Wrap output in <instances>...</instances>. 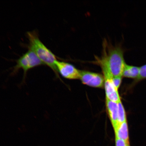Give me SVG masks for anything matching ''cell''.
<instances>
[{
	"mask_svg": "<svg viewBox=\"0 0 146 146\" xmlns=\"http://www.w3.org/2000/svg\"><path fill=\"white\" fill-rule=\"evenodd\" d=\"M127 146H130V145H129V144H128L127 145Z\"/></svg>",
	"mask_w": 146,
	"mask_h": 146,
	"instance_id": "5bb4252c",
	"label": "cell"
},
{
	"mask_svg": "<svg viewBox=\"0 0 146 146\" xmlns=\"http://www.w3.org/2000/svg\"><path fill=\"white\" fill-rule=\"evenodd\" d=\"M27 35L29 41V50L35 53L44 65L52 69L58 77V72L56 65L57 60L56 56L40 39L36 31L28 32Z\"/></svg>",
	"mask_w": 146,
	"mask_h": 146,
	"instance_id": "7a4b0ae2",
	"label": "cell"
},
{
	"mask_svg": "<svg viewBox=\"0 0 146 146\" xmlns=\"http://www.w3.org/2000/svg\"><path fill=\"white\" fill-rule=\"evenodd\" d=\"M80 72V79L84 84L98 88L104 87L105 78L101 74L85 70Z\"/></svg>",
	"mask_w": 146,
	"mask_h": 146,
	"instance_id": "277c9868",
	"label": "cell"
},
{
	"mask_svg": "<svg viewBox=\"0 0 146 146\" xmlns=\"http://www.w3.org/2000/svg\"><path fill=\"white\" fill-rule=\"evenodd\" d=\"M106 104L108 114L114 129L118 123V103L106 99Z\"/></svg>",
	"mask_w": 146,
	"mask_h": 146,
	"instance_id": "52a82bcc",
	"label": "cell"
},
{
	"mask_svg": "<svg viewBox=\"0 0 146 146\" xmlns=\"http://www.w3.org/2000/svg\"><path fill=\"white\" fill-rule=\"evenodd\" d=\"M124 49L119 45L113 46L106 40L103 43L102 56L105 60L113 77H122L126 63L124 58Z\"/></svg>",
	"mask_w": 146,
	"mask_h": 146,
	"instance_id": "6da1fadb",
	"label": "cell"
},
{
	"mask_svg": "<svg viewBox=\"0 0 146 146\" xmlns=\"http://www.w3.org/2000/svg\"><path fill=\"white\" fill-rule=\"evenodd\" d=\"M146 78V64L140 67L139 74L138 77L136 80V82Z\"/></svg>",
	"mask_w": 146,
	"mask_h": 146,
	"instance_id": "8fae6325",
	"label": "cell"
},
{
	"mask_svg": "<svg viewBox=\"0 0 146 146\" xmlns=\"http://www.w3.org/2000/svg\"><path fill=\"white\" fill-rule=\"evenodd\" d=\"M16 64L13 68L11 74L14 76L20 69L23 71V81L24 83L27 73L30 69L42 65H44L35 53L29 50L21 56L16 62Z\"/></svg>",
	"mask_w": 146,
	"mask_h": 146,
	"instance_id": "3957f363",
	"label": "cell"
},
{
	"mask_svg": "<svg viewBox=\"0 0 146 146\" xmlns=\"http://www.w3.org/2000/svg\"><path fill=\"white\" fill-rule=\"evenodd\" d=\"M115 138L123 140L129 143L128 127L127 121L121 123H118L114 129Z\"/></svg>",
	"mask_w": 146,
	"mask_h": 146,
	"instance_id": "ba28073f",
	"label": "cell"
},
{
	"mask_svg": "<svg viewBox=\"0 0 146 146\" xmlns=\"http://www.w3.org/2000/svg\"><path fill=\"white\" fill-rule=\"evenodd\" d=\"M115 143L116 146H127V144L129 143L123 140L117 138H115Z\"/></svg>",
	"mask_w": 146,
	"mask_h": 146,
	"instance_id": "4fadbf2b",
	"label": "cell"
},
{
	"mask_svg": "<svg viewBox=\"0 0 146 146\" xmlns=\"http://www.w3.org/2000/svg\"><path fill=\"white\" fill-rule=\"evenodd\" d=\"M118 123L127 121L125 110L121 101L118 103Z\"/></svg>",
	"mask_w": 146,
	"mask_h": 146,
	"instance_id": "30bf717a",
	"label": "cell"
},
{
	"mask_svg": "<svg viewBox=\"0 0 146 146\" xmlns=\"http://www.w3.org/2000/svg\"><path fill=\"white\" fill-rule=\"evenodd\" d=\"M105 78L104 87L106 99L118 103L121 101L118 89L115 87L113 83L112 76H104Z\"/></svg>",
	"mask_w": 146,
	"mask_h": 146,
	"instance_id": "8992f818",
	"label": "cell"
},
{
	"mask_svg": "<svg viewBox=\"0 0 146 146\" xmlns=\"http://www.w3.org/2000/svg\"><path fill=\"white\" fill-rule=\"evenodd\" d=\"M56 65L58 72L64 78L70 80L80 79V70L74 65L58 60L56 62Z\"/></svg>",
	"mask_w": 146,
	"mask_h": 146,
	"instance_id": "5b68a950",
	"label": "cell"
},
{
	"mask_svg": "<svg viewBox=\"0 0 146 146\" xmlns=\"http://www.w3.org/2000/svg\"><path fill=\"white\" fill-rule=\"evenodd\" d=\"M112 81L115 87L118 90L121 83L122 77H113Z\"/></svg>",
	"mask_w": 146,
	"mask_h": 146,
	"instance_id": "7c38bea8",
	"label": "cell"
},
{
	"mask_svg": "<svg viewBox=\"0 0 146 146\" xmlns=\"http://www.w3.org/2000/svg\"><path fill=\"white\" fill-rule=\"evenodd\" d=\"M140 67L129 65L126 64L122 76L136 80L139 74Z\"/></svg>",
	"mask_w": 146,
	"mask_h": 146,
	"instance_id": "9c48e42d",
	"label": "cell"
}]
</instances>
